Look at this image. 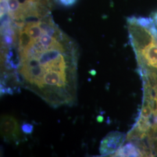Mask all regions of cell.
Returning a JSON list of instances; mask_svg holds the SVG:
<instances>
[{
  "instance_id": "obj_1",
  "label": "cell",
  "mask_w": 157,
  "mask_h": 157,
  "mask_svg": "<svg viewBox=\"0 0 157 157\" xmlns=\"http://www.w3.org/2000/svg\"><path fill=\"white\" fill-rule=\"evenodd\" d=\"M41 22L42 33L17 48L18 65L7 75L51 107L71 106L76 100L77 49L54 23Z\"/></svg>"
},
{
  "instance_id": "obj_2",
  "label": "cell",
  "mask_w": 157,
  "mask_h": 157,
  "mask_svg": "<svg viewBox=\"0 0 157 157\" xmlns=\"http://www.w3.org/2000/svg\"><path fill=\"white\" fill-rule=\"evenodd\" d=\"M125 138L123 133L112 132L101 140L100 152L101 155L107 156L115 154L122 147Z\"/></svg>"
},
{
  "instance_id": "obj_3",
  "label": "cell",
  "mask_w": 157,
  "mask_h": 157,
  "mask_svg": "<svg viewBox=\"0 0 157 157\" xmlns=\"http://www.w3.org/2000/svg\"><path fill=\"white\" fill-rule=\"evenodd\" d=\"M1 133L6 141H17L21 134L17 119L10 115H4L1 118Z\"/></svg>"
},
{
  "instance_id": "obj_4",
  "label": "cell",
  "mask_w": 157,
  "mask_h": 157,
  "mask_svg": "<svg viewBox=\"0 0 157 157\" xmlns=\"http://www.w3.org/2000/svg\"><path fill=\"white\" fill-rule=\"evenodd\" d=\"M114 154L115 157H139L141 155L138 148L131 143L121 147Z\"/></svg>"
},
{
  "instance_id": "obj_5",
  "label": "cell",
  "mask_w": 157,
  "mask_h": 157,
  "mask_svg": "<svg viewBox=\"0 0 157 157\" xmlns=\"http://www.w3.org/2000/svg\"><path fill=\"white\" fill-rule=\"evenodd\" d=\"M21 130L22 131L23 133L26 134V135H30L32 133L33 131V126L32 124L24 122L21 125Z\"/></svg>"
},
{
  "instance_id": "obj_6",
  "label": "cell",
  "mask_w": 157,
  "mask_h": 157,
  "mask_svg": "<svg viewBox=\"0 0 157 157\" xmlns=\"http://www.w3.org/2000/svg\"><path fill=\"white\" fill-rule=\"evenodd\" d=\"M152 113L151 108L149 105H147L142 109L141 117L143 118H148L151 116Z\"/></svg>"
},
{
  "instance_id": "obj_7",
  "label": "cell",
  "mask_w": 157,
  "mask_h": 157,
  "mask_svg": "<svg viewBox=\"0 0 157 157\" xmlns=\"http://www.w3.org/2000/svg\"><path fill=\"white\" fill-rule=\"evenodd\" d=\"M59 2L65 6H71L74 5L77 0H58Z\"/></svg>"
},
{
  "instance_id": "obj_8",
  "label": "cell",
  "mask_w": 157,
  "mask_h": 157,
  "mask_svg": "<svg viewBox=\"0 0 157 157\" xmlns=\"http://www.w3.org/2000/svg\"><path fill=\"white\" fill-rule=\"evenodd\" d=\"M153 22L157 26V12H155L154 14H152V19Z\"/></svg>"
},
{
  "instance_id": "obj_9",
  "label": "cell",
  "mask_w": 157,
  "mask_h": 157,
  "mask_svg": "<svg viewBox=\"0 0 157 157\" xmlns=\"http://www.w3.org/2000/svg\"><path fill=\"white\" fill-rule=\"evenodd\" d=\"M97 119L98 122H101L102 121V120H103V117H101V116H98V117H97Z\"/></svg>"
},
{
  "instance_id": "obj_10",
  "label": "cell",
  "mask_w": 157,
  "mask_h": 157,
  "mask_svg": "<svg viewBox=\"0 0 157 157\" xmlns=\"http://www.w3.org/2000/svg\"><path fill=\"white\" fill-rule=\"evenodd\" d=\"M91 72H90V73L92 75H95V74H96V72H95L94 70H92V71H90Z\"/></svg>"
},
{
  "instance_id": "obj_11",
  "label": "cell",
  "mask_w": 157,
  "mask_h": 157,
  "mask_svg": "<svg viewBox=\"0 0 157 157\" xmlns=\"http://www.w3.org/2000/svg\"><path fill=\"white\" fill-rule=\"evenodd\" d=\"M154 122H155V124H157V116L155 118V119H154Z\"/></svg>"
}]
</instances>
